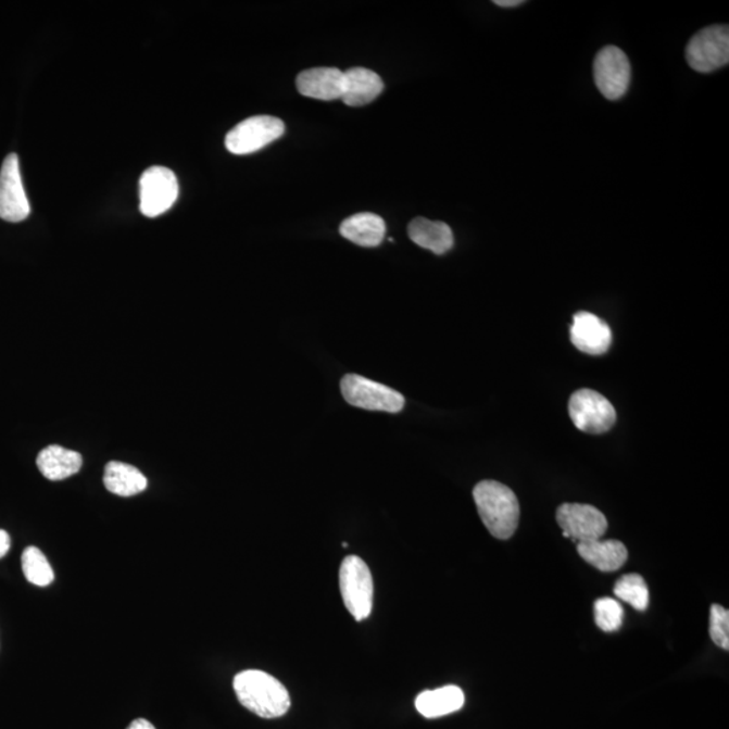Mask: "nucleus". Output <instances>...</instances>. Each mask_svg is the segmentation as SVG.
Instances as JSON below:
<instances>
[{"instance_id":"f257e3e1","label":"nucleus","mask_w":729,"mask_h":729,"mask_svg":"<svg viewBox=\"0 0 729 729\" xmlns=\"http://www.w3.org/2000/svg\"><path fill=\"white\" fill-rule=\"evenodd\" d=\"M239 703L263 719H277L291 708V697L286 687L268 673L244 670L234 677Z\"/></svg>"},{"instance_id":"f03ea898","label":"nucleus","mask_w":729,"mask_h":729,"mask_svg":"<svg viewBox=\"0 0 729 729\" xmlns=\"http://www.w3.org/2000/svg\"><path fill=\"white\" fill-rule=\"evenodd\" d=\"M473 498L483 526L494 538L510 539L519 525L520 505L511 488L498 481L478 482Z\"/></svg>"},{"instance_id":"7ed1b4c3","label":"nucleus","mask_w":729,"mask_h":729,"mask_svg":"<svg viewBox=\"0 0 729 729\" xmlns=\"http://www.w3.org/2000/svg\"><path fill=\"white\" fill-rule=\"evenodd\" d=\"M339 588L350 615L357 621L367 619L372 614L375 587L369 566L360 556L349 555L342 561Z\"/></svg>"},{"instance_id":"20e7f679","label":"nucleus","mask_w":729,"mask_h":729,"mask_svg":"<svg viewBox=\"0 0 729 729\" xmlns=\"http://www.w3.org/2000/svg\"><path fill=\"white\" fill-rule=\"evenodd\" d=\"M341 392L350 405L367 411L398 414L405 404L402 393L359 375L344 376L341 380Z\"/></svg>"},{"instance_id":"39448f33","label":"nucleus","mask_w":729,"mask_h":729,"mask_svg":"<svg viewBox=\"0 0 729 729\" xmlns=\"http://www.w3.org/2000/svg\"><path fill=\"white\" fill-rule=\"evenodd\" d=\"M179 197L177 177L165 166H152L139 180V209L148 218L166 213Z\"/></svg>"},{"instance_id":"423d86ee","label":"nucleus","mask_w":729,"mask_h":729,"mask_svg":"<svg viewBox=\"0 0 729 729\" xmlns=\"http://www.w3.org/2000/svg\"><path fill=\"white\" fill-rule=\"evenodd\" d=\"M569 414L578 430L595 436L608 432L616 423L614 405L592 389H580L571 394Z\"/></svg>"},{"instance_id":"0eeeda50","label":"nucleus","mask_w":729,"mask_h":729,"mask_svg":"<svg viewBox=\"0 0 729 729\" xmlns=\"http://www.w3.org/2000/svg\"><path fill=\"white\" fill-rule=\"evenodd\" d=\"M286 131L281 120L271 115H257L244 120L226 136L228 152L237 155L259 152L276 141Z\"/></svg>"},{"instance_id":"6e6552de","label":"nucleus","mask_w":729,"mask_h":729,"mask_svg":"<svg viewBox=\"0 0 729 729\" xmlns=\"http://www.w3.org/2000/svg\"><path fill=\"white\" fill-rule=\"evenodd\" d=\"M687 60L690 68L709 74L726 66L729 61L728 26H709L689 41Z\"/></svg>"},{"instance_id":"1a4fd4ad","label":"nucleus","mask_w":729,"mask_h":729,"mask_svg":"<svg viewBox=\"0 0 729 729\" xmlns=\"http://www.w3.org/2000/svg\"><path fill=\"white\" fill-rule=\"evenodd\" d=\"M564 537L577 543L599 541L608 530V520L603 512L588 504H562L556 510Z\"/></svg>"},{"instance_id":"9d476101","label":"nucleus","mask_w":729,"mask_h":729,"mask_svg":"<svg viewBox=\"0 0 729 729\" xmlns=\"http://www.w3.org/2000/svg\"><path fill=\"white\" fill-rule=\"evenodd\" d=\"M593 76L595 85L606 99H620L630 86V61L621 49L605 47L595 55Z\"/></svg>"},{"instance_id":"9b49d317","label":"nucleus","mask_w":729,"mask_h":729,"mask_svg":"<svg viewBox=\"0 0 729 729\" xmlns=\"http://www.w3.org/2000/svg\"><path fill=\"white\" fill-rule=\"evenodd\" d=\"M30 215L24 183H22L20 159L11 153L0 169V218L18 224Z\"/></svg>"},{"instance_id":"f8f14e48","label":"nucleus","mask_w":729,"mask_h":729,"mask_svg":"<svg viewBox=\"0 0 729 729\" xmlns=\"http://www.w3.org/2000/svg\"><path fill=\"white\" fill-rule=\"evenodd\" d=\"M570 338L580 352L591 355L605 354L612 343L609 326L587 311H581L573 318Z\"/></svg>"},{"instance_id":"ddd939ff","label":"nucleus","mask_w":729,"mask_h":729,"mask_svg":"<svg viewBox=\"0 0 729 729\" xmlns=\"http://www.w3.org/2000/svg\"><path fill=\"white\" fill-rule=\"evenodd\" d=\"M297 87L303 97L318 100L342 99L344 72L337 68L307 70L298 76Z\"/></svg>"},{"instance_id":"4468645a","label":"nucleus","mask_w":729,"mask_h":729,"mask_svg":"<svg viewBox=\"0 0 729 729\" xmlns=\"http://www.w3.org/2000/svg\"><path fill=\"white\" fill-rule=\"evenodd\" d=\"M384 83L380 76L370 70L352 68L344 72L343 103L350 108H363L380 97Z\"/></svg>"},{"instance_id":"2eb2a0df","label":"nucleus","mask_w":729,"mask_h":729,"mask_svg":"<svg viewBox=\"0 0 729 729\" xmlns=\"http://www.w3.org/2000/svg\"><path fill=\"white\" fill-rule=\"evenodd\" d=\"M339 232L350 242L364 248H376L386 238V222L376 214L361 213L342 222Z\"/></svg>"},{"instance_id":"dca6fc26","label":"nucleus","mask_w":729,"mask_h":729,"mask_svg":"<svg viewBox=\"0 0 729 729\" xmlns=\"http://www.w3.org/2000/svg\"><path fill=\"white\" fill-rule=\"evenodd\" d=\"M578 554L589 565L601 571H616L626 564L628 550L625 543L608 539V541H599L577 543Z\"/></svg>"},{"instance_id":"f3484780","label":"nucleus","mask_w":729,"mask_h":729,"mask_svg":"<svg viewBox=\"0 0 729 729\" xmlns=\"http://www.w3.org/2000/svg\"><path fill=\"white\" fill-rule=\"evenodd\" d=\"M409 236L417 247L430 250L438 255L448 253L454 247L452 228L443 222L415 218L409 226Z\"/></svg>"},{"instance_id":"a211bd4d","label":"nucleus","mask_w":729,"mask_h":729,"mask_svg":"<svg viewBox=\"0 0 729 729\" xmlns=\"http://www.w3.org/2000/svg\"><path fill=\"white\" fill-rule=\"evenodd\" d=\"M464 704L465 694L454 684L436 690H426V692L417 695L415 701L417 712L427 719H437V717L454 714Z\"/></svg>"},{"instance_id":"6ab92c4d","label":"nucleus","mask_w":729,"mask_h":729,"mask_svg":"<svg viewBox=\"0 0 729 729\" xmlns=\"http://www.w3.org/2000/svg\"><path fill=\"white\" fill-rule=\"evenodd\" d=\"M37 466L42 476L48 478V480L61 481L79 473L83 466V458L74 450L49 447L38 454Z\"/></svg>"},{"instance_id":"aec40b11","label":"nucleus","mask_w":729,"mask_h":729,"mask_svg":"<svg viewBox=\"0 0 729 729\" xmlns=\"http://www.w3.org/2000/svg\"><path fill=\"white\" fill-rule=\"evenodd\" d=\"M104 486L116 497L131 498L148 488V480L137 467L124 464V462L111 461L105 466Z\"/></svg>"},{"instance_id":"412c9836","label":"nucleus","mask_w":729,"mask_h":729,"mask_svg":"<svg viewBox=\"0 0 729 729\" xmlns=\"http://www.w3.org/2000/svg\"><path fill=\"white\" fill-rule=\"evenodd\" d=\"M22 570L33 586L48 587L54 581V571L47 556L37 548H27L22 554Z\"/></svg>"},{"instance_id":"4be33fe9","label":"nucleus","mask_w":729,"mask_h":729,"mask_svg":"<svg viewBox=\"0 0 729 729\" xmlns=\"http://www.w3.org/2000/svg\"><path fill=\"white\" fill-rule=\"evenodd\" d=\"M616 598L630 604L638 611L648 609L650 603V593L648 583L639 575H626L616 582L614 588Z\"/></svg>"},{"instance_id":"5701e85b","label":"nucleus","mask_w":729,"mask_h":729,"mask_svg":"<svg viewBox=\"0 0 729 729\" xmlns=\"http://www.w3.org/2000/svg\"><path fill=\"white\" fill-rule=\"evenodd\" d=\"M594 619L601 630L615 632L623 626L625 609L619 601L609 598L600 599L594 603Z\"/></svg>"},{"instance_id":"b1692460","label":"nucleus","mask_w":729,"mask_h":729,"mask_svg":"<svg viewBox=\"0 0 729 729\" xmlns=\"http://www.w3.org/2000/svg\"><path fill=\"white\" fill-rule=\"evenodd\" d=\"M709 633L711 639L719 648L729 650V612L725 606L719 604L711 606Z\"/></svg>"},{"instance_id":"393cba45","label":"nucleus","mask_w":729,"mask_h":729,"mask_svg":"<svg viewBox=\"0 0 729 729\" xmlns=\"http://www.w3.org/2000/svg\"><path fill=\"white\" fill-rule=\"evenodd\" d=\"M10 544L11 541L9 533L0 530V558H3V556L9 553Z\"/></svg>"},{"instance_id":"a878e982","label":"nucleus","mask_w":729,"mask_h":729,"mask_svg":"<svg viewBox=\"0 0 729 729\" xmlns=\"http://www.w3.org/2000/svg\"><path fill=\"white\" fill-rule=\"evenodd\" d=\"M127 729H155L152 722L144 719H137L131 722Z\"/></svg>"},{"instance_id":"bb28decb","label":"nucleus","mask_w":729,"mask_h":729,"mask_svg":"<svg viewBox=\"0 0 729 729\" xmlns=\"http://www.w3.org/2000/svg\"><path fill=\"white\" fill-rule=\"evenodd\" d=\"M494 3L500 8H516V5L523 4L521 0H497Z\"/></svg>"}]
</instances>
